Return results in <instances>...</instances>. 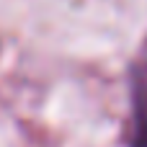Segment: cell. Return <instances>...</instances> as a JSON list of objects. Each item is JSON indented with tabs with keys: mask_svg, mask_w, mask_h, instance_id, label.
Instances as JSON below:
<instances>
[{
	"mask_svg": "<svg viewBox=\"0 0 147 147\" xmlns=\"http://www.w3.org/2000/svg\"><path fill=\"white\" fill-rule=\"evenodd\" d=\"M129 147H147V62L132 67V129Z\"/></svg>",
	"mask_w": 147,
	"mask_h": 147,
	"instance_id": "6da1fadb",
	"label": "cell"
}]
</instances>
